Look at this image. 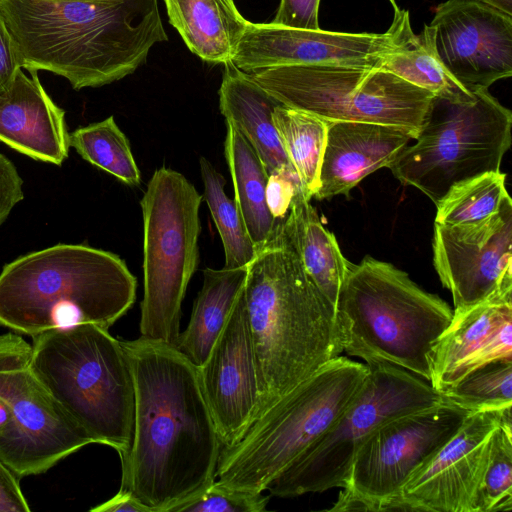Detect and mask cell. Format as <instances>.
Segmentation results:
<instances>
[{"label": "cell", "mask_w": 512, "mask_h": 512, "mask_svg": "<svg viewBox=\"0 0 512 512\" xmlns=\"http://www.w3.org/2000/svg\"><path fill=\"white\" fill-rule=\"evenodd\" d=\"M226 127L224 155L233 182L234 200L259 252L280 223L272 216L266 201L269 174L255 149L239 130L229 123Z\"/></svg>", "instance_id": "cell-26"}, {"label": "cell", "mask_w": 512, "mask_h": 512, "mask_svg": "<svg viewBox=\"0 0 512 512\" xmlns=\"http://www.w3.org/2000/svg\"><path fill=\"white\" fill-rule=\"evenodd\" d=\"M269 499L263 492L239 490L214 481L169 512H261L266 510Z\"/></svg>", "instance_id": "cell-34"}, {"label": "cell", "mask_w": 512, "mask_h": 512, "mask_svg": "<svg viewBox=\"0 0 512 512\" xmlns=\"http://www.w3.org/2000/svg\"><path fill=\"white\" fill-rule=\"evenodd\" d=\"M390 3L392 4L393 8H394V11L398 9V6L396 4V1L395 0H389Z\"/></svg>", "instance_id": "cell-43"}, {"label": "cell", "mask_w": 512, "mask_h": 512, "mask_svg": "<svg viewBox=\"0 0 512 512\" xmlns=\"http://www.w3.org/2000/svg\"><path fill=\"white\" fill-rule=\"evenodd\" d=\"M414 140L405 129L369 122L328 123L319 174L317 200L350 191L366 176L389 167Z\"/></svg>", "instance_id": "cell-20"}, {"label": "cell", "mask_w": 512, "mask_h": 512, "mask_svg": "<svg viewBox=\"0 0 512 512\" xmlns=\"http://www.w3.org/2000/svg\"><path fill=\"white\" fill-rule=\"evenodd\" d=\"M247 267L203 270L202 287L176 349L200 368L221 333L245 283Z\"/></svg>", "instance_id": "cell-25"}, {"label": "cell", "mask_w": 512, "mask_h": 512, "mask_svg": "<svg viewBox=\"0 0 512 512\" xmlns=\"http://www.w3.org/2000/svg\"><path fill=\"white\" fill-rule=\"evenodd\" d=\"M203 196L180 172L161 167L140 201L144 294L140 338L176 346L181 306L199 263Z\"/></svg>", "instance_id": "cell-8"}, {"label": "cell", "mask_w": 512, "mask_h": 512, "mask_svg": "<svg viewBox=\"0 0 512 512\" xmlns=\"http://www.w3.org/2000/svg\"><path fill=\"white\" fill-rule=\"evenodd\" d=\"M376 68L388 71L436 97L454 102L475 99L474 94L453 78L438 58L431 25H424L418 35L411 28L403 43L383 56Z\"/></svg>", "instance_id": "cell-27"}, {"label": "cell", "mask_w": 512, "mask_h": 512, "mask_svg": "<svg viewBox=\"0 0 512 512\" xmlns=\"http://www.w3.org/2000/svg\"><path fill=\"white\" fill-rule=\"evenodd\" d=\"M366 364L338 356L275 402L236 444L223 447L217 482L263 492L342 416L359 393Z\"/></svg>", "instance_id": "cell-7"}, {"label": "cell", "mask_w": 512, "mask_h": 512, "mask_svg": "<svg viewBox=\"0 0 512 512\" xmlns=\"http://www.w3.org/2000/svg\"><path fill=\"white\" fill-rule=\"evenodd\" d=\"M32 368L64 414L94 443L130 452L134 380L121 341L86 323L32 336Z\"/></svg>", "instance_id": "cell-6"}, {"label": "cell", "mask_w": 512, "mask_h": 512, "mask_svg": "<svg viewBox=\"0 0 512 512\" xmlns=\"http://www.w3.org/2000/svg\"><path fill=\"white\" fill-rule=\"evenodd\" d=\"M476 512L512 509V414L507 412L492 434L488 464L480 484Z\"/></svg>", "instance_id": "cell-33"}, {"label": "cell", "mask_w": 512, "mask_h": 512, "mask_svg": "<svg viewBox=\"0 0 512 512\" xmlns=\"http://www.w3.org/2000/svg\"><path fill=\"white\" fill-rule=\"evenodd\" d=\"M506 174L488 172L453 185L436 205L435 223L459 225L496 213L509 196Z\"/></svg>", "instance_id": "cell-31"}, {"label": "cell", "mask_w": 512, "mask_h": 512, "mask_svg": "<svg viewBox=\"0 0 512 512\" xmlns=\"http://www.w3.org/2000/svg\"><path fill=\"white\" fill-rule=\"evenodd\" d=\"M32 346L16 332L0 335V399L11 423L0 459L18 478L45 473L93 440L60 409L32 368Z\"/></svg>", "instance_id": "cell-13"}, {"label": "cell", "mask_w": 512, "mask_h": 512, "mask_svg": "<svg viewBox=\"0 0 512 512\" xmlns=\"http://www.w3.org/2000/svg\"><path fill=\"white\" fill-rule=\"evenodd\" d=\"M443 395L471 410L512 406V360H496L466 374Z\"/></svg>", "instance_id": "cell-32"}, {"label": "cell", "mask_w": 512, "mask_h": 512, "mask_svg": "<svg viewBox=\"0 0 512 512\" xmlns=\"http://www.w3.org/2000/svg\"><path fill=\"white\" fill-rule=\"evenodd\" d=\"M92 512H149L133 494L120 488L112 498L90 509Z\"/></svg>", "instance_id": "cell-40"}, {"label": "cell", "mask_w": 512, "mask_h": 512, "mask_svg": "<svg viewBox=\"0 0 512 512\" xmlns=\"http://www.w3.org/2000/svg\"><path fill=\"white\" fill-rule=\"evenodd\" d=\"M483 3L512 16V0H472Z\"/></svg>", "instance_id": "cell-41"}, {"label": "cell", "mask_w": 512, "mask_h": 512, "mask_svg": "<svg viewBox=\"0 0 512 512\" xmlns=\"http://www.w3.org/2000/svg\"><path fill=\"white\" fill-rule=\"evenodd\" d=\"M282 224L248 264L241 289L258 380L254 421L343 352L335 307L305 271Z\"/></svg>", "instance_id": "cell-3"}, {"label": "cell", "mask_w": 512, "mask_h": 512, "mask_svg": "<svg viewBox=\"0 0 512 512\" xmlns=\"http://www.w3.org/2000/svg\"><path fill=\"white\" fill-rule=\"evenodd\" d=\"M273 121L282 147L308 200L319 189V174L328 123L307 112L278 105Z\"/></svg>", "instance_id": "cell-28"}, {"label": "cell", "mask_w": 512, "mask_h": 512, "mask_svg": "<svg viewBox=\"0 0 512 512\" xmlns=\"http://www.w3.org/2000/svg\"><path fill=\"white\" fill-rule=\"evenodd\" d=\"M21 67L66 78L75 90L133 74L168 40L158 0H0Z\"/></svg>", "instance_id": "cell-2"}, {"label": "cell", "mask_w": 512, "mask_h": 512, "mask_svg": "<svg viewBox=\"0 0 512 512\" xmlns=\"http://www.w3.org/2000/svg\"><path fill=\"white\" fill-rule=\"evenodd\" d=\"M23 198V179L13 162L0 153V226Z\"/></svg>", "instance_id": "cell-37"}, {"label": "cell", "mask_w": 512, "mask_h": 512, "mask_svg": "<svg viewBox=\"0 0 512 512\" xmlns=\"http://www.w3.org/2000/svg\"><path fill=\"white\" fill-rule=\"evenodd\" d=\"M284 106L327 123L369 122L401 127L415 139L434 95L374 67L292 65L249 73Z\"/></svg>", "instance_id": "cell-10"}, {"label": "cell", "mask_w": 512, "mask_h": 512, "mask_svg": "<svg viewBox=\"0 0 512 512\" xmlns=\"http://www.w3.org/2000/svg\"><path fill=\"white\" fill-rule=\"evenodd\" d=\"M500 359L512 360V281L485 300L453 312L430 352L429 382L443 394L470 371Z\"/></svg>", "instance_id": "cell-19"}, {"label": "cell", "mask_w": 512, "mask_h": 512, "mask_svg": "<svg viewBox=\"0 0 512 512\" xmlns=\"http://www.w3.org/2000/svg\"><path fill=\"white\" fill-rule=\"evenodd\" d=\"M282 225L305 271L335 307L351 262L344 257L336 237L323 226L302 190L293 197Z\"/></svg>", "instance_id": "cell-24"}, {"label": "cell", "mask_w": 512, "mask_h": 512, "mask_svg": "<svg viewBox=\"0 0 512 512\" xmlns=\"http://www.w3.org/2000/svg\"><path fill=\"white\" fill-rule=\"evenodd\" d=\"M473 411L447 399L377 427L357 451L347 484L328 511H388L409 478Z\"/></svg>", "instance_id": "cell-12"}, {"label": "cell", "mask_w": 512, "mask_h": 512, "mask_svg": "<svg viewBox=\"0 0 512 512\" xmlns=\"http://www.w3.org/2000/svg\"><path fill=\"white\" fill-rule=\"evenodd\" d=\"M198 369L221 444L232 446L254 422L258 404L254 350L241 291L206 361Z\"/></svg>", "instance_id": "cell-18"}, {"label": "cell", "mask_w": 512, "mask_h": 512, "mask_svg": "<svg viewBox=\"0 0 512 512\" xmlns=\"http://www.w3.org/2000/svg\"><path fill=\"white\" fill-rule=\"evenodd\" d=\"M20 68L0 91V141L38 161L61 166L70 148L65 111L47 94L37 71Z\"/></svg>", "instance_id": "cell-21"}, {"label": "cell", "mask_w": 512, "mask_h": 512, "mask_svg": "<svg viewBox=\"0 0 512 512\" xmlns=\"http://www.w3.org/2000/svg\"><path fill=\"white\" fill-rule=\"evenodd\" d=\"M120 341L135 390L120 488L149 512H169L215 481L223 446L199 369L174 346L140 337Z\"/></svg>", "instance_id": "cell-1"}, {"label": "cell", "mask_w": 512, "mask_h": 512, "mask_svg": "<svg viewBox=\"0 0 512 512\" xmlns=\"http://www.w3.org/2000/svg\"><path fill=\"white\" fill-rule=\"evenodd\" d=\"M410 29L409 11L400 8L394 11L392 24L383 33L297 29L248 21L231 61L246 73L317 64L376 68L383 56L403 43Z\"/></svg>", "instance_id": "cell-14"}, {"label": "cell", "mask_w": 512, "mask_h": 512, "mask_svg": "<svg viewBox=\"0 0 512 512\" xmlns=\"http://www.w3.org/2000/svg\"><path fill=\"white\" fill-rule=\"evenodd\" d=\"M433 264L452 295L453 312L463 311L512 281V200L493 215L459 225L434 224Z\"/></svg>", "instance_id": "cell-16"}, {"label": "cell", "mask_w": 512, "mask_h": 512, "mask_svg": "<svg viewBox=\"0 0 512 512\" xmlns=\"http://www.w3.org/2000/svg\"><path fill=\"white\" fill-rule=\"evenodd\" d=\"M170 24L201 60H231L247 25L234 0H164Z\"/></svg>", "instance_id": "cell-23"}, {"label": "cell", "mask_w": 512, "mask_h": 512, "mask_svg": "<svg viewBox=\"0 0 512 512\" xmlns=\"http://www.w3.org/2000/svg\"><path fill=\"white\" fill-rule=\"evenodd\" d=\"M368 373L342 416L267 486L270 495L296 497L344 488L355 455L367 437L397 416L447 398L430 382L387 362L366 363Z\"/></svg>", "instance_id": "cell-11"}, {"label": "cell", "mask_w": 512, "mask_h": 512, "mask_svg": "<svg viewBox=\"0 0 512 512\" xmlns=\"http://www.w3.org/2000/svg\"><path fill=\"white\" fill-rule=\"evenodd\" d=\"M471 102L434 96L421 130L388 167L402 184L413 186L435 206L464 180L499 172L511 145L512 113L486 88Z\"/></svg>", "instance_id": "cell-9"}, {"label": "cell", "mask_w": 512, "mask_h": 512, "mask_svg": "<svg viewBox=\"0 0 512 512\" xmlns=\"http://www.w3.org/2000/svg\"><path fill=\"white\" fill-rule=\"evenodd\" d=\"M320 0H280L273 23L297 29H320Z\"/></svg>", "instance_id": "cell-36"}, {"label": "cell", "mask_w": 512, "mask_h": 512, "mask_svg": "<svg viewBox=\"0 0 512 512\" xmlns=\"http://www.w3.org/2000/svg\"><path fill=\"white\" fill-rule=\"evenodd\" d=\"M137 280L118 255L57 244L23 255L0 273V325L34 336L80 324L109 329L133 306Z\"/></svg>", "instance_id": "cell-4"}, {"label": "cell", "mask_w": 512, "mask_h": 512, "mask_svg": "<svg viewBox=\"0 0 512 512\" xmlns=\"http://www.w3.org/2000/svg\"><path fill=\"white\" fill-rule=\"evenodd\" d=\"M199 165L204 186L203 199L207 203L224 248V267H247L258 251L247 232L235 200L230 199L224 191L226 180L205 157H200Z\"/></svg>", "instance_id": "cell-29"}, {"label": "cell", "mask_w": 512, "mask_h": 512, "mask_svg": "<svg viewBox=\"0 0 512 512\" xmlns=\"http://www.w3.org/2000/svg\"><path fill=\"white\" fill-rule=\"evenodd\" d=\"M11 423V414L6 404L0 399V436H2Z\"/></svg>", "instance_id": "cell-42"}, {"label": "cell", "mask_w": 512, "mask_h": 512, "mask_svg": "<svg viewBox=\"0 0 512 512\" xmlns=\"http://www.w3.org/2000/svg\"><path fill=\"white\" fill-rule=\"evenodd\" d=\"M20 478L0 459V512H30Z\"/></svg>", "instance_id": "cell-38"}, {"label": "cell", "mask_w": 512, "mask_h": 512, "mask_svg": "<svg viewBox=\"0 0 512 512\" xmlns=\"http://www.w3.org/2000/svg\"><path fill=\"white\" fill-rule=\"evenodd\" d=\"M20 68L17 50L0 16V91L13 80Z\"/></svg>", "instance_id": "cell-39"}, {"label": "cell", "mask_w": 512, "mask_h": 512, "mask_svg": "<svg viewBox=\"0 0 512 512\" xmlns=\"http://www.w3.org/2000/svg\"><path fill=\"white\" fill-rule=\"evenodd\" d=\"M223 66L218 95L226 123L252 145L269 175L293 170L273 121L274 109L281 103L231 60Z\"/></svg>", "instance_id": "cell-22"}, {"label": "cell", "mask_w": 512, "mask_h": 512, "mask_svg": "<svg viewBox=\"0 0 512 512\" xmlns=\"http://www.w3.org/2000/svg\"><path fill=\"white\" fill-rule=\"evenodd\" d=\"M300 190H302L301 183L294 169L269 175L266 201L277 222H282L286 218L291 201Z\"/></svg>", "instance_id": "cell-35"}, {"label": "cell", "mask_w": 512, "mask_h": 512, "mask_svg": "<svg viewBox=\"0 0 512 512\" xmlns=\"http://www.w3.org/2000/svg\"><path fill=\"white\" fill-rule=\"evenodd\" d=\"M343 351L387 362L430 381L429 355L453 310L393 264L366 256L351 263L335 304Z\"/></svg>", "instance_id": "cell-5"}, {"label": "cell", "mask_w": 512, "mask_h": 512, "mask_svg": "<svg viewBox=\"0 0 512 512\" xmlns=\"http://www.w3.org/2000/svg\"><path fill=\"white\" fill-rule=\"evenodd\" d=\"M430 25L443 66L471 93L512 75V16L472 0H448Z\"/></svg>", "instance_id": "cell-17"}, {"label": "cell", "mask_w": 512, "mask_h": 512, "mask_svg": "<svg viewBox=\"0 0 512 512\" xmlns=\"http://www.w3.org/2000/svg\"><path fill=\"white\" fill-rule=\"evenodd\" d=\"M70 146L90 164L113 175L124 184L137 187L140 170L130 143L113 116L79 127L69 135Z\"/></svg>", "instance_id": "cell-30"}, {"label": "cell", "mask_w": 512, "mask_h": 512, "mask_svg": "<svg viewBox=\"0 0 512 512\" xmlns=\"http://www.w3.org/2000/svg\"><path fill=\"white\" fill-rule=\"evenodd\" d=\"M511 408L469 414L453 437L409 478L388 511L476 512L492 434Z\"/></svg>", "instance_id": "cell-15"}]
</instances>
